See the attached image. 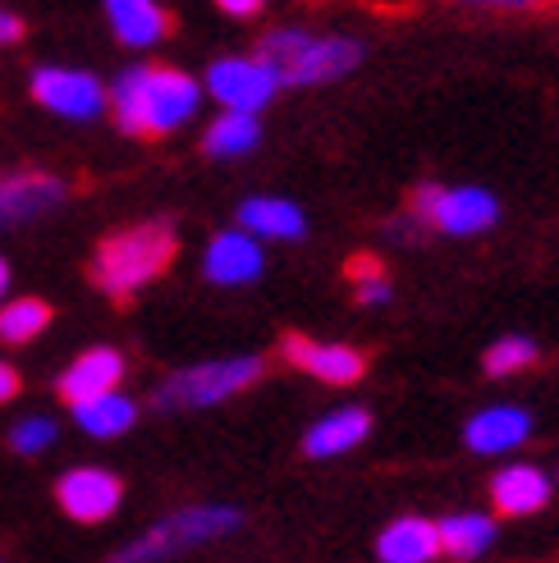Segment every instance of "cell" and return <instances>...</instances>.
Here are the masks:
<instances>
[{
    "label": "cell",
    "mask_w": 559,
    "mask_h": 563,
    "mask_svg": "<svg viewBox=\"0 0 559 563\" xmlns=\"http://www.w3.org/2000/svg\"><path fill=\"white\" fill-rule=\"evenodd\" d=\"M198 106H202L198 78H188L184 69H171V65H133L110 88L116 124L133 137L175 133L179 124L198 115Z\"/></svg>",
    "instance_id": "1"
},
{
    "label": "cell",
    "mask_w": 559,
    "mask_h": 563,
    "mask_svg": "<svg viewBox=\"0 0 559 563\" xmlns=\"http://www.w3.org/2000/svg\"><path fill=\"white\" fill-rule=\"evenodd\" d=\"M257 60L280 78V88H317V82L344 78L362 65V42L321 37L307 27H271L257 42Z\"/></svg>",
    "instance_id": "2"
},
{
    "label": "cell",
    "mask_w": 559,
    "mask_h": 563,
    "mask_svg": "<svg viewBox=\"0 0 559 563\" xmlns=\"http://www.w3.org/2000/svg\"><path fill=\"white\" fill-rule=\"evenodd\" d=\"M171 257H175V230L165 220H152V224H138V230L106 239L92 257V279L110 298H129L143 285H152L171 266Z\"/></svg>",
    "instance_id": "3"
},
{
    "label": "cell",
    "mask_w": 559,
    "mask_h": 563,
    "mask_svg": "<svg viewBox=\"0 0 559 563\" xmlns=\"http://www.w3.org/2000/svg\"><path fill=\"white\" fill-rule=\"evenodd\" d=\"M239 522H243V514L230 509V504H193V509L161 518L152 531L129 541L110 563H165V559H175L184 550H198V545L230 537V531H239Z\"/></svg>",
    "instance_id": "4"
},
{
    "label": "cell",
    "mask_w": 559,
    "mask_h": 563,
    "mask_svg": "<svg viewBox=\"0 0 559 563\" xmlns=\"http://www.w3.org/2000/svg\"><path fill=\"white\" fill-rule=\"evenodd\" d=\"M262 376V357H216V362H198V367H188L179 376H171L156 394L152 404L175 412V408H211L220 399H230V394L248 389Z\"/></svg>",
    "instance_id": "5"
},
{
    "label": "cell",
    "mask_w": 559,
    "mask_h": 563,
    "mask_svg": "<svg viewBox=\"0 0 559 563\" xmlns=\"http://www.w3.org/2000/svg\"><path fill=\"white\" fill-rule=\"evenodd\" d=\"M413 216L423 224H436L440 234H482L500 220V202L486 188H440V184H423L413 192Z\"/></svg>",
    "instance_id": "6"
},
{
    "label": "cell",
    "mask_w": 559,
    "mask_h": 563,
    "mask_svg": "<svg viewBox=\"0 0 559 563\" xmlns=\"http://www.w3.org/2000/svg\"><path fill=\"white\" fill-rule=\"evenodd\" d=\"M280 78L257 60V55H226L207 69V92L226 106V115H253L271 106Z\"/></svg>",
    "instance_id": "7"
},
{
    "label": "cell",
    "mask_w": 559,
    "mask_h": 563,
    "mask_svg": "<svg viewBox=\"0 0 559 563\" xmlns=\"http://www.w3.org/2000/svg\"><path fill=\"white\" fill-rule=\"evenodd\" d=\"M33 97L65 120H97L106 110V88L83 69H55V65L37 69L33 74Z\"/></svg>",
    "instance_id": "8"
},
{
    "label": "cell",
    "mask_w": 559,
    "mask_h": 563,
    "mask_svg": "<svg viewBox=\"0 0 559 563\" xmlns=\"http://www.w3.org/2000/svg\"><path fill=\"white\" fill-rule=\"evenodd\" d=\"M120 495H124L120 476L106 467H74L61 476V486H55V499H61V509L74 522H106L120 509Z\"/></svg>",
    "instance_id": "9"
},
{
    "label": "cell",
    "mask_w": 559,
    "mask_h": 563,
    "mask_svg": "<svg viewBox=\"0 0 559 563\" xmlns=\"http://www.w3.org/2000/svg\"><path fill=\"white\" fill-rule=\"evenodd\" d=\"M202 271L211 285H253V279L262 275V247L253 234H243V230H226V234H216L207 243V257H202Z\"/></svg>",
    "instance_id": "10"
},
{
    "label": "cell",
    "mask_w": 559,
    "mask_h": 563,
    "mask_svg": "<svg viewBox=\"0 0 559 563\" xmlns=\"http://www.w3.org/2000/svg\"><path fill=\"white\" fill-rule=\"evenodd\" d=\"M124 380V357L116 349H88L83 357L69 362V372L61 376V399L65 404H92L101 394H116Z\"/></svg>",
    "instance_id": "11"
},
{
    "label": "cell",
    "mask_w": 559,
    "mask_h": 563,
    "mask_svg": "<svg viewBox=\"0 0 559 563\" xmlns=\"http://www.w3.org/2000/svg\"><path fill=\"white\" fill-rule=\"evenodd\" d=\"M285 357L294 367L313 372L326 385H353L362 372H368V357L349 344H317V340H303V334H289L285 340Z\"/></svg>",
    "instance_id": "12"
},
{
    "label": "cell",
    "mask_w": 559,
    "mask_h": 563,
    "mask_svg": "<svg viewBox=\"0 0 559 563\" xmlns=\"http://www.w3.org/2000/svg\"><path fill=\"white\" fill-rule=\"evenodd\" d=\"M65 202V184L55 175H10L0 179V230L6 224H23V220H37L51 207Z\"/></svg>",
    "instance_id": "13"
},
{
    "label": "cell",
    "mask_w": 559,
    "mask_h": 563,
    "mask_svg": "<svg viewBox=\"0 0 559 563\" xmlns=\"http://www.w3.org/2000/svg\"><path fill=\"white\" fill-rule=\"evenodd\" d=\"M527 435H533V417H527L523 408H482L478 417H468L463 427V440L472 454H509V449H518Z\"/></svg>",
    "instance_id": "14"
},
{
    "label": "cell",
    "mask_w": 559,
    "mask_h": 563,
    "mask_svg": "<svg viewBox=\"0 0 559 563\" xmlns=\"http://www.w3.org/2000/svg\"><path fill=\"white\" fill-rule=\"evenodd\" d=\"M372 431V417L362 408H335L326 417H317L313 427H307L303 435V454L307 459H335V454H349V449H358L362 440H368Z\"/></svg>",
    "instance_id": "15"
},
{
    "label": "cell",
    "mask_w": 559,
    "mask_h": 563,
    "mask_svg": "<svg viewBox=\"0 0 559 563\" xmlns=\"http://www.w3.org/2000/svg\"><path fill=\"white\" fill-rule=\"evenodd\" d=\"M491 499H495L500 514L527 518V514H537L541 504L550 499V476H546L541 467H533V463H509V467L495 472Z\"/></svg>",
    "instance_id": "16"
},
{
    "label": "cell",
    "mask_w": 559,
    "mask_h": 563,
    "mask_svg": "<svg viewBox=\"0 0 559 563\" xmlns=\"http://www.w3.org/2000/svg\"><path fill=\"white\" fill-rule=\"evenodd\" d=\"M440 554V531L427 518H395L376 537L381 563H431Z\"/></svg>",
    "instance_id": "17"
},
{
    "label": "cell",
    "mask_w": 559,
    "mask_h": 563,
    "mask_svg": "<svg viewBox=\"0 0 559 563\" xmlns=\"http://www.w3.org/2000/svg\"><path fill=\"white\" fill-rule=\"evenodd\" d=\"M239 230L243 234H262V239H303L307 234V216L289 202V197H248L239 207Z\"/></svg>",
    "instance_id": "18"
},
{
    "label": "cell",
    "mask_w": 559,
    "mask_h": 563,
    "mask_svg": "<svg viewBox=\"0 0 559 563\" xmlns=\"http://www.w3.org/2000/svg\"><path fill=\"white\" fill-rule=\"evenodd\" d=\"M110 14V27H116V37L124 46H156L171 37V14H165L161 5H152V0H110L106 5Z\"/></svg>",
    "instance_id": "19"
},
{
    "label": "cell",
    "mask_w": 559,
    "mask_h": 563,
    "mask_svg": "<svg viewBox=\"0 0 559 563\" xmlns=\"http://www.w3.org/2000/svg\"><path fill=\"white\" fill-rule=\"evenodd\" d=\"M436 531H440V554H450L459 563H472L495 541V522L486 514H450L445 522H436Z\"/></svg>",
    "instance_id": "20"
},
{
    "label": "cell",
    "mask_w": 559,
    "mask_h": 563,
    "mask_svg": "<svg viewBox=\"0 0 559 563\" xmlns=\"http://www.w3.org/2000/svg\"><path fill=\"white\" fill-rule=\"evenodd\" d=\"M74 421L88 435H97V440H110V435H124L133 421H138V404L129 399V394H101V399H92V404H78L74 408Z\"/></svg>",
    "instance_id": "21"
},
{
    "label": "cell",
    "mask_w": 559,
    "mask_h": 563,
    "mask_svg": "<svg viewBox=\"0 0 559 563\" xmlns=\"http://www.w3.org/2000/svg\"><path fill=\"white\" fill-rule=\"evenodd\" d=\"M257 137H262V124L253 115H220L207 129V137H202V152L207 156H220V161H234V156L253 152Z\"/></svg>",
    "instance_id": "22"
},
{
    "label": "cell",
    "mask_w": 559,
    "mask_h": 563,
    "mask_svg": "<svg viewBox=\"0 0 559 563\" xmlns=\"http://www.w3.org/2000/svg\"><path fill=\"white\" fill-rule=\"evenodd\" d=\"M51 325V307L42 298H19L0 307V340L6 344H28Z\"/></svg>",
    "instance_id": "23"
},
{
    "label": "cell",
    "mask_w": 559,
    "mask_h": 563,
    "mask_svg": "<svg viewBox=\"0 0 559 563\" xmlns=\"http://www.w3.org/2000/svg\"><path fill=\"white\" fill-rule=\"evenodd\" d=\"M533 362H537V344L509 334V340L491 344V353L482 357V367H486L491 376H514V372H523V367H533Z\"/></svg>",
    "instance_id": "24"
},
{
    "label": "cell",
    "mask_w": 559,
    "mask_h": 563,
    "mask_svg": "<svg viewBox=\"0 0 559 563\" xmlns=\"http://www.w3.org/2000/svg\"><path fill=\"white\" fill-rule=\"evenodd\" d=\"M349 279H353L358 302H368V307L390 302V279L381 275V266H376L372 257H353V262H349Z\"/></svg>",
    "instance_id": "25"
},
{
    "label": "cell",
    "mask_w": 559,
    "mask_h": 563,
    "mask_svg": "<svg viewBox=\"0 0 559 563\" xmlns=\"http://www.w3.org/2000/svg\"><path fill=\"white\" fill-rule=\"evenodd\" d=\"M14 454H42L46 444H55V421L51 417H28L10 431Z\"/></svg>",
    "instance_id": "26"
},
{
    "label": "cell",
    "mask_w": 559,
    "mask_h": 563,
    "mask_svg": "<svg viewBox=\"0 0 559 563\" xmlns=\"http://www.w3.org/2000/svg\"><path fill=\"white\" fill-rule=\"evenodd\" d=\"M19 37H23V19L10 14V10H0V46H10V42H19Z\"/></svg>",
    "instance_id": "27"
},
{
    "label": "cell",
    "mask_w": 559,
    "mask_h": 563,
    "mask_svg": "<svg viewBox=\"0 0 559 563\" xmlns=\"http://www.w3.org/2000/svg\"><path fill=\"white\" fill-rule=\"evenodd\" d=\"M19 385H23V380H19V372L10 367V362H0V404H10L14 394H19Z\"/></svg>",
    "instance_id": "28"
},
{
    "label": "cell",
    "mask_w": 559,
    "mask_h": 563,
    "mask_svg": "<svg viewBox=\"0 0 559 563\" xmlns=\"http://www.w3.org/2000/svg\"><path fill=\"white\" fill-rule=\"evenodd\" d=\"M262 5L257 0H220V14H230V19H253Z\"/></svg>",
    "instance_id": "29"
},
{
    "label": "cell",
    "mask_w": 559,
    "mask_h": 563,
    "mask_svg": "<svg viewBox=\"0 0 559 563\" xmlns=\"http://www.w3.org/2000/svg\"><path fill=\"white\" fill-rule=\"evenodd\" d=\"M6 289H10V266L0 262V298H6Z\"/></svg>",
    "instance_id": "30"
}]
</instances>
